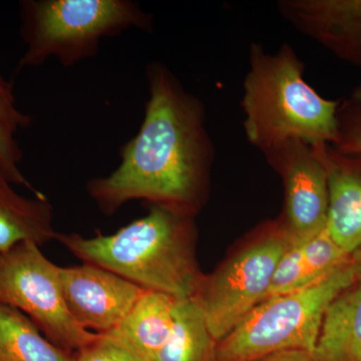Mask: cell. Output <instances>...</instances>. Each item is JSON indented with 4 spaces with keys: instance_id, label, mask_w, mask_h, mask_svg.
Instances as JSON below:
<instances>
[{
    "instance_id": "obj_1",
    "label": "cell",
    "mask_w": 361,
    "mask_h": 361,
    "mask_svg": "<svg viewBox=\"0 0 361 361\" xmlns=\"http://www.w3.org/2000/svg\"><path fill=\"white\" fill-rule=\"evenodd\" d=\"M146 77L149 99L139 132L123 145L114 172L87 182V194L109 215L144 200L196 216L208 199L215 159L205 106L165 63H149Z\"/></svg>"
},
{
    "instance_id": "obj_2",
    "label": "cell",
    "mask_w": 361,
    "mask_h": 361,
    "mask_svg": "<svg viewBox=\"0 0 361 361\" xmlns=\"http://www.w3.org/2000/svg\"><path fill=\"white\" fill-rule=\"evenodd\" d=\"M195 216L152 205L148 214L111 235L58 234L71 254L146 290L193 298L203 277L195 255Z\"/></svg>"
},
{
    "instance_id": "obj_3",
    "label": "cell",
    "mask_w": 361,
    "mask_h": 361,
    "mask_svg": "<svg viewBox=\"0 0 361 361\" xmlns=\"http://www.w3.org/2000/svg\"><path fill=\"white\" fill-rule=\"evenodd\" d=\"M305 65L290 44L274 54L260 44L249 49L241 106L247 141L259 151L298 140L336 145L341 101L320 96L304 78Z\"/></svg>"
},
{
    "instance_id": "obj_4",
    "label": "cell",
    "mask_w": 361,
    "mask_h": 361,
    "mask_svg": "<svg viewBox=\"0 0 361 361\" xmlns=\"http://www.w3.org/2000/svg\"><path fill=\"white\" fill-rule=\"evenodd\" d=\"M20 16L25 51L18 71L51 59L73 66L96 56L106 37L154 30L153 16L132 0H23Z\"/></svg>"
},
{
    "instance_id": "obj_5",
    "label": "cell",
    "mask_w": 361,
    "mask_h": 361,
    "mask_svg": "<svg viewBox=\"0 0 361 361\" xmlns=\"http://www.w3.org/2000/svg\"><path fill=\"white\" fill-rule=\"evenodd\" d=\"M357 281L350 259L322 281L259 303L216 344V361H255L286 350H314L325 311Z\"/></svg>"
},
{
    "instance_id": "obj_6",
    "label": "cell",
    "mask_w": 361,
    "mask_h": 361,
    "mask_svg": "<svg viewBox=\"0 0 361 361\" xmlns=\"http://www.w3.org/2000/svg\"><path fill=\"white\" fill-rule=\"evenodd\" d=\"M291 244L281 221L266 223L215 272L203 275L193 299L216 342L262 302L278 262Z\"/></svg>"
},
{
    "instance_id": "obj_7",
    "label": "cell",
    "mask_w": 361,
    "mask_h": 361,
    "mask_svg": "<svg viewBox=\"0 0 361 361\" xmlns=\"http://www.w3.org/2000/svg\"><path fill=\"white\" fill-rule=\"evenodd\" d=\"M40 246L23 242L0 252V303L27 316L56 346L75 353L97 334L82 329L71 314L61 287L59 267Z\"/></svg>"
},
{
    "instance_id": "obj_8",
    "label": "cell",
    "mask_w": 361,
    "mask_h": 361,
    "mask_svg": "<svg viewBox=\"0 0 361 361\" xmlns=\"http://www.w3.org/2000/svg\"><path fill=\"white\" fill-rule=\"evenodd\" d=\"M262 154L283 180L285 205L280 221L292 244L324 230L329 218V182L314 146L291 140Z\"/></svg>"
},
{
    "instance_id": "obj_9",
    "label": "cell",
    "mask_w": 361,
    "mask_h": 361,
    "mask_svg": "<svg viewBox=\"0 0 361 361\" xmlns=\"http://www.w3.org/2000/svg\"><path fill=\"white\" fill-rule=\"evenodd\" d=\"M59 276L71 314L82 329L97 334L116 329L146 291L90 263L59 267Z\"/></svg>"
},
{
    "instance_id": "obj_10",
    "label": "cell",
    "mask_w": 361,
    "mask_h": 361,
    "mask_svg": "<svg viewBox=\"0 0 361 361\" xmlns=\"http://www.w3.org/2000/svg\"><path fill=\"white\" fill-rule=\"evenodd\" d=\"M276 6L297 32L361 68V0H281Z\"/></svg>"
},
{
    "instance_id": "obj_11",
    "label": "cell",
    "mask_w": 361,
    "mask_h": 361,
    "mask_svg": "<svg viewBox=\"0 0 361 361\" xmlns=\"http://www.w3.org/2000/svg\"><path fill=\"white\" fill-rule=\"evenodd\" d=\"M329 182L326 230L350 256L361 246V153L343 154L329 144L314 145Z\"/></svg>"
},
{
    "instance_id": "obj_12",
    "label": "cell",
    "mask_w": 361,
    "mask_h": 361,
    "mask_svg": "<svg viewBox=\"0 0 361 361\" xmlns=\"http://www.w3.org/2000/svg\"><path fill=\"white\" fill-rule=\"evenodd\" d=\"M350 256L336 245L326 228L310 239L291 244L278 262L263 301L317 283L348 262Z\"/></svg>"
},
{
    "instance_id": "obj_13",
    "label": "cell",
    "mask_w": 361,
    "mask_h": 361,
    "mask_svg": "<svg viewBox=\"0 0 361 361\" xmlns=\"http://www.w3.org/2000/svg\"><path fill=\"white\" fill-rule=\"evenodd\" d=\"M54 215L47 197L18 194L0 170V252L23 242L42 246L56 239Z\"/></svg>"
},
{
    "instance_id": "obj_14",
    "label": "cell",
    "mask_w": 361,
    "mask_h": 361,
    "mask_svg": "<svg viewBox=\"0 0 361 361\" xmlns=\"http://www.w3.org/2000/svg\"><path fill=\"white\" fill-rule=\"evenodd\" d=\"M311 360L361 361V281L327 307Z\"/></svg>"
},
{
    "instance_id": "obj_15",
    "label": "cell",
    "mask_w": 361,
    "mask_h": 361,
    "mask_svg": "<svg viewBox=\"0 0 361 361\" xmlns=\"http://www.w3.org/2000/svg\"><path fill=\"white\" fill-rule=\"evenodd\" d=\"M179 299L146 290L113 334L129 343L147 361H152L165 345L175 323Z\"/></svg>"
},
{
    "instance_id": "obj_16",
    "label": "cell",
    "mask_w": 361,
    "mask_h": 361,
    "mask_svg": "<svg viewBox=\"0 0 361 361\" xmlns=\"http://www.w3.org/2000/svg\"><path fill=\"white\" fill-rule=\"evenodd\" d=\"M0 361H73L20 310L0 303Z\"/></svg>"
},
{
    "instance_id": "obj_17",
    "label": "cell",
    "mask_w": 361,
    "mask_h": 361,
    "mask_svg": "<svg viewBox=\"0 0 361 361\" xmlns=\"http://www.w3.org/2000/svg\"><path fill=\"white\" fill-rule=\"evenodd\" d=\"M216 344L194 299H179L172 334L152 361H216Z\"/></svg>"
},
{
    "instance_id": "obj_18",
    "label": "cell",
    "mask_w": 361,
    "mask_h": 361,
    "mask_svg": "<svg viewBox=\"0 0 361 361\" xmlns=\"http://www.w3.org/2000/svg\"><path fill=\"white\" fill-rule=\"evenodd\" d=\"M32 123V116L23 113L16 106L13 82L0 75V170L9 182L27 188L35 197H44L20 169L23 153L16 135Z\"/></svg>"
},
{
    "instance_id": "obj_19",
    "label": "cell",
    "mask_w": 361,
    "mask_h": 361,
    "mask_svg": "<svg viewBox=\"0 0 361 361\" xmlns=\"http://www.w3.org/2000/svg\"><path fill=\"white\" fill-rule=\"evenodd\" d=\"M73 361H147L113 332L97 334L94 341L73 353Z\"/></svg>"
},
{
    "instance_id": "obj_20",
    "label": "cell",
    "mask_w": 361,
    "mask_h": 361,
    "mask_svg": "<svg viewBox=\"0 0 361 361\" xmlns=\"http://www.w3.org/2000/svg\"><path fill=\"white\" fill-rule=\"evenodd\" d=\"M338 139L334 148L343 154L361 153V108L349 99L341 102L337 111Z\"/></svg>"
},
{
    "instance_id": "obj_21",
    "label": "cell",
    "mask_w": 361,
    "mask_h": 361,
    "mask_svg": "<svg viewBox=\"0 0 361 361\" xmlns=\"http://www.w3.org/2000/svg\"><path fill=\"white\" fill-rule=\"evenodd\" d=\"M255 361H312L311 355L305 351L286 350L264 356Z\"/></svg>"
},
{
    "instance_id": "obj_22",
    "label": "cell",
    "mask_w": 361,
    "mask_h": 361,
    "mask_svg": "<svg viewBox=\"0 0 361 361\" xmlns=\"http://www.w3.org/2000/svg\"><path fill=\"white\" fill-rule=\"evenodd\" d=\"M350 262L355 268L357 281H361V246L351 254Z\"/></svg>"
},
{
    "instance_id": "obj_23",
    "label": "cell",
    "mask_w": 361,
    "mask_h": 361,
    "mask_svg": "<svg viewBox=\"0 0 361 361\" xmlns=\"http://www.w3.org/2000/svg\"><path fill=\"white\" fill-rule=\"evenodd\" d=\"M348 99L361 108V84L356 85Z\"/></svg>"
}]
</instances>
